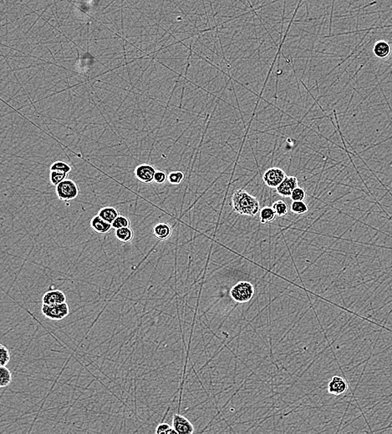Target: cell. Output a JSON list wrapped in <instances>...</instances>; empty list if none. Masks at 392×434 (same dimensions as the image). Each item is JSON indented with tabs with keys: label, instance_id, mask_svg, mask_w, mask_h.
I'll use <instances>...</instances> for the list:
<instances>
[{
	"label": "cell",
	"instance_id": "cell-1",
	"mask_svg": "<svg viewBox=\"0 0 392 434\" xmlns=\"http://www.w3.org/2000/svg\"><path fill=\"white\" fill-rule=\"evenodd\" d=\"M233 211L242 216H255L260 211V205L256 197L246 190H237L232 197Z\"/></svg>",
	"mask_w": 392,
	"mask_h": 434
},
{
	"label": "cell",
	"instance_id": "cell-2",
	"mask_svg": "<svg viewBox=\"0 0 392 434\" xmlns=\"http://www.w3.org/2000/svg\"><path fill=\"white\" fill-rule=\"evenodd\" d=\"M255 295V288L248 282H240L234 285L230 291V296L238 303H245L252 300Z\"/></svg>",
	"mask_w": 392,
	"mask_h": 434
},
{
	"label": "cell",
	"instance_id": "cell-3",
	"mask_svg": "<svg viewBox=\"0 0 392 434\" xmlns=\"http://www.w3.org/2000/svg\"><path fill=\"white\" fill-rule=\"evenodd\" d=\"M56 194L60 201L69 202L80 194L78 185L74 180L65 179L56 186Z\"/></svg>",
	"mask_w": 392,
	"mask_h": 434
},
{
	"label": "cell",
	"instance_id": "cell-4",
	"mask_svg": "<svg viewBox=\"0 0 392 434\" xmlns=\"http://www.w3.org/2000/svg\"><path fill=\"white\" fill-rule=\"evenodd\" d=\"M41 311L48 319L52 321H61L69 314V305L66 302L56 305L42 304Z\"/></svg>",
	"mask_w": 392,
	"mask_h": 434
},
{
	"label": "cell",
	"instance_id": "cell-5",
	"mask_svg": "<svg viewBox=\"0 0 392 434\" xmlns=\"http://www.w3.org/2000/svg\"><path fill=\"white\" fill-rule=\"evenodd\" d=\"M286 174L282 169L272 167L267 170L263 176V180L269 187L277 188L286 178Z\"/></svg>",
	"mask_w": 392,
	"mask_h": 434
},
{
	"label": "cell",
	"instance_id": "cell-6",
	"mask_svg": "<svg viewBox=\"0 0 392 434\" xmlns=\"http://www.w3.org/2000/svg\"><path fill=\"white\" fill-rule=\"evenodd\" d=\"M157 169L152 165L141 164L135 169V176L140 182L151 184L154 182L155 174Z\"/></svg>",
	"mask_w": 392,
	"mask_h": 434
},
{
	"label": "cell",
	"instance_id": "cell-7",
	"mask_svg": "<svg viewBox=\"0 0 392 434\" xmlns=\"http://www.w3.org/2000/svg\"><path fill=\"white\" fill-rule=\"evenodd\" d=\"M172 427L177 434H192L194 432V427L192 422L179 413L174 414L172 417Z\"/></svg>",
	"mask_w": 392,
	"mask_h": 434
},
{
	"label": "cell",
	"instance_id": "cell-8",
	"mask_svg": "<svg viewBox=\"0 0 392 434\" xmlns=\"http://www.w3.org/2000/svg\"><path fill=\"white\" fill-rule=\"evenodd\" d=\"M347 390H348V383L342 377L334 376L330 380L328 383L329 393L335 396H340L345 394Z\"/></svg>",
	"mask_w": 392,
	"mask_h": 434
},
{
	"label": "cell",
	"instance_id": "cell-9",
	"mask_svg": "<svg viewBox=\"0 0 392 434\" xmlns=\"http://www.w3.org/2000/svg\"><path fill=\"white\" fill-rule=\"evenodd\" d=\"M298 187V179L295 176H286L283 182L276 188L277 193L282 197H290L295 188Z\"/></svg>",
	"mask_w": 392,
	"mask_h": 434
},
{
	"label": "cell",
	"instance_id": "cell-10",
	"mask_svg": "<svg viewBox=\"0 0 392 434\" xmlns=\"http://www.w3.org/2000/svg\"><path fill=\"white\" fill-rule=\"evenodd\" d=\"M66 296L60 290H50L45 293L42 298V304L56 305L66 302Z\"/></svg>",
	"mask_w": 392,
	"mask_h": 434
},
{
	"label": "cell",
	"instance_id": "cell-11",
	"mask_svg": "<svg viewBox=\"0 0 392 434\" xmlns=\"http://www.w3.org/2000/svg\"><path fill=\"white\" fill-rule=\"evenodd\" d=\"M152 233L157 240L164 242L171 238L172 235V227L169 224L159 222L154 225Z\"/></svg>",
	"mask_w": 392,
	"mask_h": 434
},
{
	"label": "cell",
	"instance_id": "cell-12",
	"mask_svg": "<svg viewBox=\"0 0 392 434\" xmlns=\"http://www.w3.org/2000/svg\"><path fill=\"white\" fill-rule=\"evenodd\" d=\"M91 225L92 230L98 234H107L113 228L112 224L105 221L99 215L93 217L91 221Z\"/></svg>",
	"mask_w": 392,
	"mask_h": 434
},
{
	"label": "cell",
	"instance_id": "cell-13",
	"mask_svg": "<svg viewBox=\"0 0 392 434\" xmlns=\"http://www.w3.org/2000/svg\"><path fill=\"white\" fill-rule=\"evenodd\" d=\"M98 215L109 223H113V221L119 216V211L113 207H103L99 211Z\"/></svg>",
	"mask_w": 392,
	"mask_h": 434
},
{
	"label": "cell",
	"instance_id": "cell-14",
	"mask_svg": "<svg viewBox=\"0 0 392 434\" xmlns=\"http://www.w3.org/2000/svg\"><path fill=\"white\" fill-rule=\"evenodd\" d=\"M116 238L119 242L130 243L134 238V232L130 227H122L116 230Z\"/></svg>",
	"mask_w": 392,
	"mask_h": 434
},
{
	"label": "cell",
	"instance_id": "cell-15",
	"mask_svg": "<svg viewBox=\"0 0 392 434\" xmlns=\"http://www.w3.org/2000/svg\"><path fill=\"white\" fill-rule=\"evenodd\" d=\"M275 211L273 207H264L259 211V216L262 224L272 223L276 218Z\"/></svg>",
	"mask_w": 392,
	"mask_h": 434
},
{
	"label": "cell",
	"instance_id": "cell-16",
	"mask_svg": "<svg viewBox=\"0 0 392 434\" xmlns=\"http://www.w3.org/2000/svg\"><path fill=\"white\" fill-rule=\"evenodd\" d=\"M373 51L375 55L377 56L378 58L384 59V58L388 57L390 55V45H388L386 42L380 41V42H378V43L376 44L375 47H374Z\"/></svg>",
	"mask_w": 392,
	"mask_h": 434
},
{
	"label": "cell",
	"instance_id": "cell-17",
	"mask_svg": "<svg viewBox=\"0 0 392 434\" xmlns=\"http://www.w3.org/2000/svg\"><path fill=\"white\" fill-rule=\"evenodd\" d=\"M12 382V373L6 366L0 368V387H5Z\"/></svg>",
	"mask_w": 392,
	"mask_h": 434
},
{
	"label": "cell",
	"instance_id": "cell-18",
	"mask_svg": "<svg viewBox=\"0 0 392 434\" xmlns=\"http://www.w3.org/2000/svg\"><path fill=\"white\" fill-rule=\"evenodd\" d=\"M68 174L60 171H50V180L53 185L57 186L63 180L67 179Z\"/></svg>",
	"mask_w": 392,
	"mask_h": 434
},
{
	"label": "cell",
	"instance_id": "cell-19",
	"mask_svg": "<svg viewBox=\"0 0 392 434\" xmlns=\"http://www.w3.org/2000/svg\"><path fill=\"white\" fill-rule=\"evenodd\" d=\"M273 209L275 211L276 215L279 217H283L288 215L289 212V208H288L287 204L283 201H277L273 204Z\"/></svg>",
	"mask_w": 392,
	"mask_h": 434
},
{
	"label": "cell",
	"instance_id": "cell-20",
	"mask_svg": "<svg viewBox=\"0 0 392 434\" xmlns=\"http://www.w3.org/2000/svg\"><path fill=\"white\" fill-rule=\"evenodd\" d=\"M291 211L293 213L297 215H304L309 211V207L304 202H293L291 204Z\"/></svg>",
	"mask_w": 392,
	"mask_h": 434
},
{
	"label": "cell",
	"instance_id": "cell-21",
	"mask_svg": "<svg viewBox=\"0 0 392 434\" xmlns=\"http://www.w3.org/2000/svg\"><path fill=\"white\" fill-rule=\"evenodd\" d=\"M50 171H60L64 173L69 174L72 171V166H69L66 162L58 161L55 162L50 166Z\"/></svg>",
	"mask_w": 392,
	"mask_h": 434
},
{
	"label": "cell",
	"instance_id": "cell-22",
	"mask_svg": "<svg viewBox=\"0 0 392 434\" xmlns=\"http://www.w3.org/2000/svg\"><path fill=\"white\" fill-rule=\"evenodd\" d=\"M184 180V174L182 171H171L168 175V181L171 185H179Z\"/></svg>",
	"mask_w": 392,
	"mask_h": 434
},
{
	"label": "cell",
	"instance_id": "cell-23",
	"mask_svg": "<svg viewBox=\"0 0 392 434\" xmlns=\"http://www.w3.org/2000/svg\"><path fill=\"white\" fill-rule=\"evenodd\" d=\"M130 225H131V221L127 217L124 216H118L112 223V227L115 230L122 227H130Z\"/></svg>",
	"mask_w": 392,
	"mask_h": 434
},
{
	"label": "cell",
	"instance_id": "cell-24",
	"mask_svg": "<svg viewBox=\"0 0 392 434\" xmlns=\"http://www.w3.org/2000/svg\"><path fill=\"white\" fill-rule=\"evenodd\" d=\"M10 361V352L4 345H0V366H7Z\"/></svg>",
	"mask_w": 392,
	"mask_h": 434
},
{
	"label": "cell",
	"instance_id": "cell-25",
	"mask_svg": "<svg viewBox=\"0 0 392 434\" xmlns=\"http://www.w3.org/2000/svg\"><path fill=\"white\" fill-rule=\"evenodd\" d=\"M290 198H291L293 202H304L305 198H306V192H305V190L303 188L298 186L293 191Z\"/></svg>",
	"mask_w": 392,
	"mask_h": 434
},
{
	"label": "cell",
	"instance_id": "cell-26",
	"mask_svg": "<svg viewBox=\"0 0 392 434\" xmlns=\"http://www.w3.org/2000/svg\"><path fill=\"white\" fill-rule=\"evenodd\" d=\"M156 432H157V434H177L176 433V431H175V429H174L173 427L171 426V425H169L168 423H166V422H162V423H160V424L157 427Z\"/></svg>",
	"mask_w": 392,
	"mask_h": 434
},
{
	"label": "cell",
	"instance_id": "cell-27",
	"mask_svg": "<svg viewBox=\"0 0 392 434\" xmlns=\"http://www.w3.org/2000/svg\"><path fill=\"white\" fill-rule=\"evenodd\" d=\"M168 180V176L166 172L162 171H157L154 176V182L157 185H163Z\"/></svg>",
	"mask_w": 392,
	"mask_h": 434
}]
</instances>
